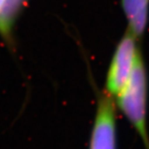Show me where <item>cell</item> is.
I'll return each mask as SVG.
<instances>
[{
	"label": "cell",
	"mask_w": 149,
	"mask_h": 149,
	"mask_svg": "<svg viewBox=\"0 0 149 149\" xmlns=\"http://www.w3.org/2000/svg\"><path fill=\"white\" fill-rule=\"evenodd\" d=\"M128 30L138 39L144 35L149 19V0H122Z\"/></svg>",
	"instance_id": "obj_4"
},
{
	"label": "cell",
	"mask_w": 149,
	"mask_h": 149,
	"mask_svg": "<svg viewBox=\"0 0 149 149\" xmlns=\"http://www.w3.org/2000/svg\"><path fill=\"white\" fill-rule=\"evenodd\" d=\"M114 98L104 91L99 97L89 149H116Z\"/></svg>",
	"instance_id": "obj_3"
},
{
	"label": "cell",
	"mask_w": 149,
	"mask_h": 149,
	"mask_svg": "<svg viewBox=\"0 0 149 149\" xmlns=\"http://www.w3.org/2000/svg\"><path fill=\"white\" fill-rule=\"evenodd\" d=\"M148 74L143 56L139 50L132 73L116 98L118 107L141 137L146 149H149L147 132Z\"/></svg>",
	"instance_id": "obj_1"
},
{
	"label": "cell",
	"mask_w": 149,
	"mask_h": 149,
	"mask_svg": "<svg viewBox=\"0 0 149 149\" xmlns=\"http://www.w3.org/2000/svg\"><path fill=\"white\" fill-rule=\"evenodd\" d=\"M139 39L127 29L118 43L107 73L105 91L113 98L120 93L132 73L140 50Z\"/></svg>",
	"instance_id": "obj_2"
}]
</instances>
